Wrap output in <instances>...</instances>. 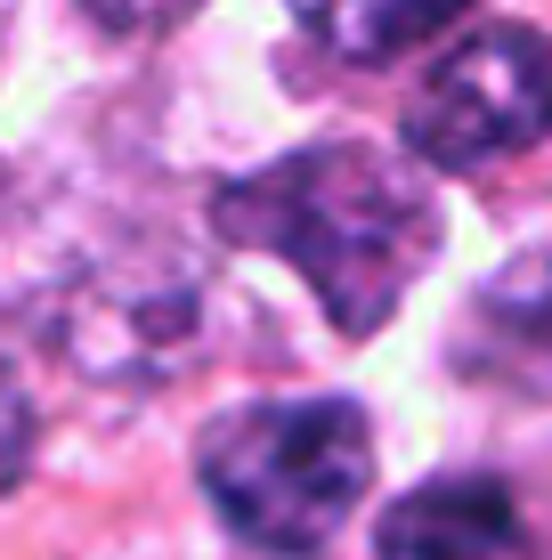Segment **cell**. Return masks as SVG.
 I'll return each instance as SVG.
<instances>
[{
	"instance_id": "1",
	"label": "cell",
	"mask_w": 552,
	"mask_h": 560,
	"mask_svg": "<svg viewBox=\"0 0 552 560\" xmlns=\"http://www.w3.org/2000/svg\"><path fill=\"white\" fill-rule=\"evenodd\" d=\"M212 220L227 244L293 268L341 334H383L447 236L423 163L366 139H326L227 179Z\"/></svg>"
},
{
	"instance_id": "2",
	"label": "cell",
	"mask_w": 552,
	"mask_h": 560,
	"mask_svg": "<svg viewBox=\"0 0 552 560\" xmlns=\"http://www.w3.org/2000/svg\"><path fill=\"white\" fill-rule=\"evenodd\" d=\"M203 495L260 552H317L374 488V422L357 398H269L203 431Z\"/></svg>"
},
{
	"instance_id": "3",
	"label": "cell",
	"mask_w": 552,
	"mask_h": 560,
	"mask_svg": "<svg viewBox=\"0 0 552 560\" xmlns=\"http://www.w3.org/2000/svg\"><path fill=\"white\" fill-rule=\"evenodd\" d=\"M552 130V33L488 25L447 49L407 98V154L439 171H480Z\"/></svg>"
},
{
	"instance_id": "4",
	"label": "cell",
	"mask_w": 552,
	"mask_h": 560,
	"mask_svg": "<svg viewBox=\"0 0 552 560\" xmlns=\"http://www.w3.org/2000/svg\"><path fill=\"white\" fill-rule=\"evenodd\" d=\"M196 277L187 260L163 268H98L66 308V358L98 382H163L196 358Z\"/></svg>"
},
{
	"instance_id": "5",
	"label": "cell",
	"mask_w": 552,
	"mask_h": 560,
	"mask_svg": "<svg viewBox=\"0 0 552 560\" xmlns=\"http://www.w3.org/2000/svg\"><path fill=\"white\" fill-rule=\"evenodd\" d=\"M374 560H537V536L496 479H431L383 520Z\"/></svg>"
},
{
	"instance_id": "6",
	"label": "cell",
	"mask_w": 552,
	"mask_h": 560,
	"mask_svg": "<svg viewBox=\"0 0 552 560\" xmlns=\"http://www.w3.org/2000/svg\"><path fill=\"white\" fill-rule=\"evenodd\" d=\"M463 365L512 390H552V253L512 260L463 325Z\"/></svg>"
},
{
	"instance_id": "7",
	"label": "cell",
	"mask_w": 552,
	"mask_h": 560,
	"mask_svg": "<svg viewBox=\"0 0 552 560\" xmlns=\"http://www.w3.org/2000/svg\"><path fill=\"white\" fill-rule=\"evenodd\" d=\"M284 9H293L301 33L326 42L333 57H350V66H383V57L431 42V33H439L455 9H471V0H284Z\"/></svg>"
},
{
	"instance_id": "8",
	"label": "cell",
	"mask_w": 552,
	"mask_h": 560,
	"mask_svg": "<svg viewBox=\"0 0 552 560\" xmlns=\"http://www.w3.org/2000/svg\"><path fill=\"white\" fill-rule=\"evenodd\" d=\"M33 398H25V382L0 365V488H16L25 479V463H33Z\"/></svg>"
},
{
	"instance_id": "9",
	"label": "cell",
	"mask_w": 552,
	"mask_h": 560,
	"mask_svg": "<svg viewBox=\"0 0 552 560\" xmlns=\"http://www.w3.org/2000/svg\"><path fill=\"white\" fill-rule=\"evenodd\" d=\"M90 16H98L106 33H163V25H179L196 0H82Z\"/></svg>"
},
{
	"instance_id": "10",
	"label": "cell",
	"mask_w": 552,
	"mask_h": 560,
	"mask_svg": "<svg viewBox=\"0 0 552 560\" xmlns=\"http://www.w3.org/2000/svg\"><path fill=\"white\" fill-rule=\"evenodd\" d=\"M9 9H16V0H0V33H9Z\"/></svg>"
}]
</instances>
